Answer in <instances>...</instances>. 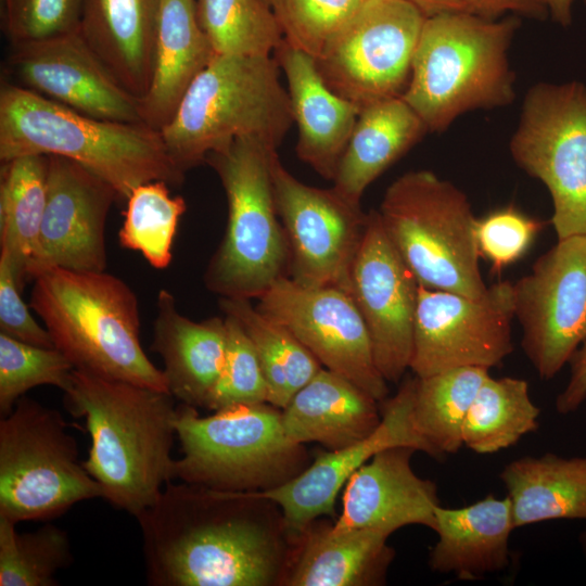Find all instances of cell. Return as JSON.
<instances>
[{
  "label": "cell",
  "instance_id": "40",
  "mask_svg": "<svg viewBox=\"0 0 586 586\" xmlns=\"http://www.w3.org/2000/svg\"><path fill=\"white\" fill-rule=\"evenodd\" d=\"M225 362L206 409L268 403V388L255 348L240 322L225 315Z\"/></svg>",
  "mask_w": 586,
  "mask_h": 586
},
{
  "label": "cell",
  "instance_id": "45",
  "mask_svg": "<svg viewBox=\"0 0 586 586\" xmlns=\"http://www.w3.org/2000/svg\"><path fill=\"white\" fill-rule=\"evenodd\" d=\"M467 11L494 18L506 12L533 18L548 14L546 0H464Z\"/></svg>",
  "mask_w": 586,
  "mask_h": 586
},
{
  "label": "cell",
  "instance_id": "21",
  "mask_svg": "<svg viewBox=\"0 0 586 586\" xmlns=\"http://www.w3.org/2000/svg\"><path fill=\"white\" fill-rule=\"evenodd\" d=\"M412 447L395 446L375 454L347 481L335 532L364 528L391 535L406 525L435 530L437 487L416 474Z\"/></svg>",
  "mask_w": 586,
  "mask_h": 586
},
{
  "label": "cell",
  "instance_id": "46",
  "mask_svg": "<svg viewBox=\"0 0 586 586\" xmlns=\"http://www.w3.org/2000/svg\"><path fill=\"white\" fill-rule=\"evenodd\" d=\"M418 9H420L425 16L443 12L467 11L464 0H406Z\"/></svg>",
  "mask_w": 586,
  "mask_h": 586
},
{
  "label": "cell",
  "instance_id": "25",
  "mask_svg": "<svg viewBox=\"0 0 586 586\" xmlns=\"http://www.w3.org/2000/svg\"><path fill=\"white\" fill-rule=\"evenodd\" d=\"M379 402L348 379L321 368L282 409L285 436L328 450L357 443L381 422Z\"/></svg>",
  "mask_w": 586,
  "mask_h": 586
},
{
  "label": "cell",
  "instance_id": "28",
  "mask_svg": "<svg viewBox=\"0 0 586 586\" xmlns=\"http://www.w3.org/2000/svg\"><path fill=\"white\" fill-rule=\"evenodd\" d=\"M515 530L508 496L485 498L461 508H435L437 542L430 568L460 579H476L509 564V537Z\"/></svg>",
  "mask_w": 586,
  "mask_h": 586
},
{
  "label": "cell",
  "instance_id": "8",
  "mask_svg": "<svg viewBox=\"0 0 586 586\" xmlns=\"http://www.w3.org/2000/svg\"><path fill=\"white\" fill-rule=\"evenodd\" d=\"M282 409L269 404L235 406L202 417L178 404L177 437L181 457L173 476L181 482L227 492L278 487L310 463L303 444L291 442Z\"/></svg>",
  "mask_w": 586,
  "mask_h": 586
},
{
  "label": "cell",
  "instance_id": "42",
  "mask_svg": "<svg viewBox=\"0 0 586 586\" xmlns=\"http://www.w3.org/2000/svg\"><path fill=\"white\" fill-rule=\"evenodd\" d=\"M545 222L532 218L512 205L495 209L476 219L475 239L481 257L494 270H502L519 260L543 230Z\"/></svg>",
  "mask_w": 586,
  "mask_h": 586
},
{
  "label": "cell",
  "instance_id": "4",
  "mask_svg": "<svg viewBox=\"0 0 586 586\" xmlns=\"http://www.w3.org/2000/svg\"><path fill=\"white\" fill-rule=\"evenodd\" d=\"M33 280L29 307L74 369L168 392L141 346L138 298L125 281L63 268Z\"/></svg>",
  "mask_w": 586,
  "mask_h": 586
},
{
  "label": "cell",
  "instance_id": "9",
  "mask_svg": "<svg viewBox=\"0 0 586 586\" xmlns=\"http://www.w3.org/2000/svg\"><path fill=\"white\" fill-rule=\"evenodd\" d=\"M378 214L388 239L422 286L481 297L476 219L467 194L426 169L386 189Z\"/></svg>",
  "mask_w": 586,
  "mask_h": 586
},
{
  "label": "cell",
  "instance_id": "38",
  "mask_svg": "<svg viewBox=\"0 0 586 586\" xmlns=\"http://www.w3.org/2000/svg\"><path fill=\"white\" fill-rule=\"evenodd\" d=\"M74 366L55 347H42L0 332V416L9 415L26 392L52 385L65 392Z\"/></svg>",
  "mask_w": 586,
  "mask_h": 586
},
{
  "label": "cell",
  "instance_id": "22",
  "mask_svg": "<svg viewBox=\"0 0 586 586\" xmlns=\"http://www.w3.org/2000/svg\"><path fill=\"white\" fill-rule=\"evenodd\" d=\"M273 56L288 82L297 126L296 154L322 178L333 181L360 110L327 86L309 54L283 39Z\"/></svg>",
  "mask_w": 586,
  "mask_h": 586
},
{
  "label": "cell",
  "instance_id": "44",
  "mask_svg": "<svg viewBox=\"0 0 586 586\" xmlns=\"http://www.w3.org/2000/svg\"><path fill=\"white\" fill-rule=\"evenodd\" d=\"M569 381L556 399V410L568 415L577 410L586 399V340L571 360Z\"/></svg>",
  "mask_w": 586,
  "mask_h": 586
},
{
  "label": "cell",
  "instance_id": "12",
  "mask_svg": "<svg viewBox=\"0 0 586 586\" xmlns=\"http://www.w3.org/2000/svg\"><path fill=\"white\" fill-rule=\"evenodd\" d=\"M425 17L406 0H365L316 59L327 86L360 111L400 97Z\"/></svg>",
  "mask_w": 586,
  "mask_h": 586
},
{
  "label": "cell",
  "instance_id": "41",
  "mask_svg": "<svg viewBox=\"0 0 586 586\" xmlns=\"http://www.w3.org/2000/svg\"><path fill=\"white\" fill-rule=\"evenodd\" d=\"M82 0H1V27L10 44L79 30Z\"/></svg>",
  "mask_w": 586,
  "mask_h": 586
},
{
  "label": "cell",
  "instance_id": "6",
  "mask_svg": "<svg viewBox=\"0 0 586 586\" xmlns=\"http://www.w3.org/2000/svg\"><path fill=\"white\" fill-rule=\"evenodd\" d=\"M293 123L275 56L216 54L161 135L174 164L186 174L237 138L253 137L278 149Z\"/></svg>",
  "mask_w": 586,
  "mask_h": 586
},
{
  "label": "cell",
  "instance_id": "11",
  "mask_svg": "<svg viewBox=\"0 0 586 586\" xmlns=\"http://www.w3.org/2000/svg\"><path fill=\"white\" fill-rule=\"evenodd\" d=\"M509 150L514 163L548 189L558 240L586 234V85L531 87Z\"/></svg>",
  "mask_w": 586,
  "mask_h": 586
},
{
  "label": "cell",
  "instance_id": "48",
  "mask_svg": "<svg viewBox=\"0 0 586 586\" xmlns=\"http://www.w3.org/2000/svg\"><path fill=\"white\" fill-rule=\"evenodd\" d=\"M581 540H582V545L586 551V530L585 532L582 534V537H581Z\"/></svg>",
  "mask_w": 586,
  "mask_h": 586
},
{
  "label": "cell",
  "instance_id": "30",
  "mask_svg": "<svg viewBox=\"0 0 586 586\" xmlns=\"http://www.w3.org/2000/svg\"><path fill=\"white\" fill-rule=\"evenodd\" d=\"M499 477L514 528L550 520H586V457L525 456L507 463Z\"/></svg>",
  "mask_w": 586,
  "mask_h": 586
},
{
  "label": "cell",
  "instance_id": "32",
  "mask_svg": "<svg viewBox=\"0 0 586 586\" xmlns=\"http://www.w3.org/2000/svg\"><path fill=\"white\" fill-rule=\"evenodd\" d=\"M225 315L234 317L251 340L268 388V403L283 409L321 364L281 322L267 316L249 298H219Z\"/></svg>",
  "mask_w": 586,
  "mask_h": 586
},
{
  "label": "cell",
  "instance_id": "26",
  "mask_svg": "<svg viewBox=\"0 0 586 586\" xmlns=\"http://www.w3.org/2000/svg\"><path fill=\"white\" fill-rule=\"evenodd\" d=\"M215 56L199 23L194 0H160L153 72L140 99L144 124L161 131Z\"/></svg>",
  "mask_w": 586,
  "mask_h": 586
},
{
  "label": "cell",
  "instance_id": "29",
  "mask_svg": "<svg viewBox=\"0 0 586 586\" xmlns=\"http://www.w3.org/2000/svg\"><path fill=\"white\" fill-rule=\"evenodd\" d=\"M418 114L400 98L362 109L340 161L333 188L361 205L368 188L428 132Z\"/></svg>",
  "mask_w": 586,
  "mask_h": 586
},
{
  "label": "cell",
  "instance_id": "47",
  "mask_svg": "<svg viewBox=\"0 0 586 586\" xmlns=\"http://www.w3.org/2000/svg\"><path fill=\"white\" fill-rule=\"evenodd\" d=\"M574 1L575 0H546L548 13H550L555 22L562 26H566L572 21V7Z\"/></svg>",
  "mask_w": 586,
  "mask_h": 586
},
{
  "label": "cell",
  "instance_id": "14",
  "mask_svg": "<svg viewBox=\"0 0 586 586\" xmlns=\"http://www.w3.org/2000/svg\"><path fill=\"white\" fill-rule=\"evenodd\" d=\"M271 174L276 207L289 243V278L302 285L335 286L349 293L368 213L333 187L321 189L300 181L278 153Z\"/></svg>",
  "mask_w": 586,
  "mask_h": 586
},
{
  "label": "cell",
  "instance_id": "23",
  "mask_svg": "<svg viewBox=\"0 0 586 586\" xmlns=\"http://www.w3.org/2000/svg\"><path fill=\"white\" fill-rule=\"evenodd\" d=\"M225 317L194 321L177 308L170 291L156 298L151 351L164 362L167 390L179 403L206 408L226 356Z\"/></svg>",
  "mask_w": 586,
  "mask_h": 586
},
{
  "label": "cell",
  "instance_id": "27",
  "mask_svg": "<svg viewBox=\"0 0 586 586\" xmlns=\"http://www.w3.org/2000/svg\"><path fill=\"white\" fill-rule=\"evenodd\" d=\"M160 0H82L79 33L112 76L141 99L154 64Z\"/></svg>",
  "mask_w": 586,
  "mask_h": 586
},
{
  "label": "cell",
  "instance_id": "33",
  "mask_svg": "<svg viewBox=\"0 0 586 586\" xmlns=\"http://www.w3.org/2000/svg\"><path fill=\"white\" fill-rule=\"evenodd\" d=\"M539 415L525 380L488 375L466 415L463 446L476 454H494L508 448L538 428Z\"/></svg>",
  "mask_w": 586,
  "mask_h": 586
},
{
  "label": "cell",
  "instance_id": "37",
  "mask_svg": "<svg viewBox=\"0 0 586 586\" xmlns=\"http://www.w3.org/2000/svg\"><path fill=\"white\" fill-rule=\"evenodd\" d=\"M16 523L0 517V586H55V574L73 562L68 534L47 523L18 533Z\"/></svg>",
  "mask_w": 586,
  "mask_h": 586
},
{
  "label": "cell",
  "instance_id": "7",
  "mask_svg": "<svg viewBox=\"0 0 586 586\" xmlns=\"http://www.w3.org/2000/svg\"><path fill=\"white\" fill-rule=\"evenodd\" d=\"M277 150L241 137L206 158L228 204L225 235L204 273L205 286L220 297L257 300L275 281L288 277L290 250L271 174Z\"/></svg>",
  "mask_w": 586,
  "mask_h": 586
},
{
  "label": "cell",
  "instance_id": "31",
  "mask_svg": "<svg viewBox=\"0 0 586 586\" xmlns=\"http://www.w3.org/2000/svg\"><path fill=\"white\" fill-rule=\"evenodd\" d=\"M47 175L46 155H22L1 163L0 254L10 260L22 289L44 215Z\"/></svg>",
  "mask_w": 586,
  "mask_h": 586
},
{
  "label": "cell",
  "instance_id": "24",
  "mask_svg": "<svg viewBox=\"0 0 586 586\" xmlns=\"http://www.w3.org/2000/svg\"><path fill=\"white\" fill-rule=\"evenodd\" d=\"M317 519L294 537L282 586H381L395 557L385 533L335 532Z\"/></svg>",
  "mask_w": 586,
  "mask_h": 586
},
{
  "label": "cell",
  "instance_id": "34",
  "mask_svg": "<svg viewBox=\"0 0 586 586\" xmlns=\"http://www.w3.org/2000/svg\"><path fill=\"white\" fill-rule=\"evenodd\" d=\"M488 370L460 367L424 378L415 375L413 422L438 459L463 446L462 424Z\"/></svg>",
  "mask_w": 586,
  "mask_h": 586
},
{
  "label": "cell",
  "instance_id": "2",
  "mask_svg": "<svg viewBox=\"0 0 586 586\" xmlns=\"http://www.w3.org/2000/svg\"><path fill=\"white\" fill-rule=\"evenodd\" d=\"M67 410L86 421L84 466L114 508L138 518L174 479L178 405L166 391L74 369Z\"/></svg>",
  "mask_w": 586,
  "mask_h": 586
},
{
  "label": "cell",
  "instance_id": "43",
  "mask_svg": "<svg viewBox=\"0 0 586 586\" xmlns=\"http://www.w3.org/2000/svg\"><path fill=\"white\" fill-rule=\"evenodd\" d=\"M22 290L10 260L0 254V332L28 344L54 347L48 330L23 301Z\"/></svg>",
  "mask_w": 586,
  "mask_h": 586
},
{
  "label": "cell",
  "instance_id": "19",
  "mask_svg": "<svg viewBox=\"0 0 586 586\" xmlns=\"http://www.w3.org/2000/svg\"><path fill=\"white\" fill-rule=\"evenodd\" d=\"M116 200L120 199L115 189L95 174L49 155L47 204L27 280L52 268L104 271L105 225Z\"/></svg>",
  "mask_w": 586,
  "mask_h": 586
},
{
  "label": "cell",
  "instance_id": "5",
  "mask_svg": "<svg viewBox=\"0 0 586 586\" xmlns=\"http://www.w3.org/2000/svg\"><path fill=\"white\" fill-rule=\"evenodd\" d=\"M518 25L468 11L425 17L400 98L429 131L446 130L467 112L513 102L508 51Z\"/></svg>",
  "mask_w": 586,
  "mask_h": 586
},
{
  "label": "cell",
  "instance_id": "35",
  "mask_svg": "<svg viewBox=\"0 0 586 586\" xmlns=\"http://www.w3.org/2000/svg\"><path fill=\"white\" fill-rule=\"evenodd\" d=\"M216 54L273 55L283 41L267 0H194Z\"/></svg>",
  "mask_w": 586,
  "mask_h": 586
},
{
  "label": "cell",
  "instance_id": "20",
  "mask_svg": "<svg viewBox=\"0 0 586 586\" xmlns=\"http://www.w3.org/2000/svg\"><path fill=\"white\" fill-rule=\"evenodd\" d=\"M415 383L416 377L407 378L393 397L381 402V422L367 437L340 449L317 454L304 471L278 487L252 492L280 508L293 537L321 517L334 518L341 489L379 451L407 446L438 459L413 422Z\"/></svg>",
  "mask_w": 586,
  "mask_h": 586
},
{
  "label": "cell",
  "instance_id": "18",
  "mask_svg": "<svg viewBox=\"0 0 586 586\" xmlns=\"http://www.w3.org/2000/svg\"><path fill=\"white\" fill-rule=\"evenodd\" d=\"M10 46L9 81L91 117L144 124L140 99L118 84L79 30Z\"/></svg>",
  "mask_w": 586,
  "mask_h": 586
},
{
  "label": "cell",
  "instance_id": "36",
  "mask_svg": "<svg viewBox=\"0 0 586 586\" xmlns=\"http://www.w3.org/2000/svg\"><path fill=\"white\" fill-rule=\"evenodd\" d=\"M164 181H151L135 188L128 196L119 244L139 252L156 269L171 262L173 242L180 217L187 209L182 196H173Z\"/></svg>",
  "mask_w": 586,
  "mask_h": 586
},
{
  "label": "cell",
  "instance_id": "1",
  "mask_svg": "<svg viewBox=\"0 0 586 586\" xmlns=\"http://www.w3.org/2000/svg\"><path fill=\"white\" fill-rule=\"evenodd\" d=\"M151 586L282 585L294 537L252 492L168 482L138 518Z\"/></svg>",
  "mask_w": 586,
  "mask_h": 586
},
{
  "label": "cell",
  "instance_id": "13",
  "mask_svg": "<svg viewBox=\"0 0 586 586\" xmlns=\"http://www.w3.org/2000/svg\"><path fill=\"white\" fill-rule=\"evenodd\" d=\"M513 283L481 297L419 285L409 369L418 378L460 367L491 369L513 351Z\"/></svg>",
  "mask_w": 586,
  "mask_h": 586
},
{
  "label": "cell",
  "instance_id": "17",
  "mask_svg": "<svg viewBox=\"0 0 586 586\" xmlns=\"http://www.w3.org/2000/svg\"><path fill=\"white\" fill-rule=\"evenodd\" d=\"M419 285L385 233L378 211H370L352 267L349 294L387 382H398L410 367Z\"/></svg>",
  "mask_w": 586,
  "mask_h": 586
},
{
  "label": "cell",
  "instance_id": "3",
  "mask_svg": "<svg viewBox=\"0 0 586 586\" xmlns=\"http://www.w3.org/2000/svg\"><path fill=\"white\" fill-rule=\"evenodd\" d=\"M56 155L110 183L120 200L151 181L183 182L161 131L144 124L91 117L7 79L0 87V162Z\"/></svg>",
  "mask_w": 586,
  "mask_h": 586
},
{
  "label": "cell",
  "instance_id": "16",
  "mask_svg": "<svg viewBox=\"0 0 586 586\" xmlns=\"http://www.w3.org/2000/svg\"><path fill=\"white\" fill-rule=\"evenodd\" d=\"M257 301V308L284 324L323 368L348 379L379 403L386 398L387 381L378 369L366 323L348 292L306 286L281 277Z\"/></svg>",
  "mask_w": 586,
  "mask_h": 586
},
{
  "label": "cell",
  "instance_id": "10",
  "mask_svg": "<svg viewBox=\"0 0 586 586\" xmlns=\"http://www.w3.org/2000/svg\"><path fill=\"white\" fill-rule=\"evenodd\" d=\"M60 411L27 396L0 419V517L50 520L102 497Z\"/></svg>",
  "mask_w": 586,
  "mask_h": 586
},
{
  "label": "cell",
  "instance_id": "39",
  "mask_svg": "<svg viewBox=\"0 0 586 586\" xmlns=\"http://www.w3.org/2000/svg\"><path fill=\"white\" fill-rule=\"evenodd\" d=\"M284 41L315 60L365 0H267Z\"/></svg>",
  "mask_w": 586,
  "mask_h": 586
},
{
  "label": "cell",
  "instance_id": "15",
  "mask_svg": "<svg viewBox=\"0 0 586 586\" xmlns=\"http://www.w3.org/2000/svg\"><path fill=\"white\" fill-rule=\"evenodd\" d=\"M513 297L523 351L549 380L586 340V234L558 240L513 283Z\"/></svg>",
  "mask_w": 586,
  "mask_h": 586
}]
</instances>
